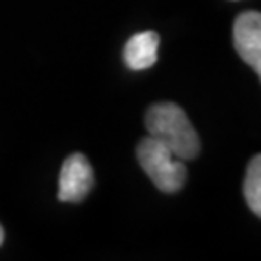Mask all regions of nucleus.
Here are the masks:
<instances>
[{
	"instance_id": "obj_1",
	"label": "nucleus",
	"mask_w": 261,
	"mask_h": 261,
	"mask_svg": "<svg viewBox=\"0 0 261 261\" xmlns=\"http://www.w3.org/2000/svg\"><path fill=\"white\" fill-rule=\"evenodd\" d=\"M149 138L163 143L180 161H192L199 155L201 141L182 107L176 103H155L145 112Z\"/></svg>"
},
{
	"instance_id": "obj_2",
	"label": "nucleus",
	"mask_w": 261,
	"mask_h": 261,
	"mask_svg": "<svg viewBox=\"0 0 261 261\" xmlns=\"http://www.w3.org/2000/svg\"><path fill=\"white\" fill-rule=\"evenodd\" d=\"M136 157L143 172L163 194H176L186 184L188 168L170 151L153 138H143L138 143Z\"/></svg>"
},
{
	"instance_id": "obj_3",
	"label": "nucleus",
	"mask_w": 261,
	"mask_h": 261,
	"mask_svg": "<svg viewBox=\"0 0 261 261\" xmlns=\"http://www.w3.org/2000/svg\"><path fill=\"white\" fill-rule=\"evenodd\" d=\"M95 186V172L82 153L64 159L58 178V199L66 203H80L89 196Z\"/></svg>"
},
{
	"instance_id": "obj_4",
	"label": "nucleus",
	"mask_w": 261,
	"mask_h": 261,
	"mask_svg": "<svg viewBox=\"0 0 261 261\" xmlns=\"http://www.w3.org/2000/svg\"><path fill=\"white\" fill-rule=\"evenodd\" d=\"M232 41L238 56L253 72L261 74V14L244 12L234 19Z\"/></svg>"
},
{
	"instance_id": "obj_5",
	"label": "nucleus",
	"mask_w": 261,
	"mask_h": 261,
	"mask_svg": "<svg viewBox=\"0 0 261 261\" xmlns=\"http://www.w3.org/2000/svg\"><path fill=\"white\" fill-rule=\"evenodd\" d=\"M159 37L157 31H141L128 39L124 47V62L130 70H147L159 58Z\"/></svg>"
},
{
	"instance_id": "obj_6",
	"label": "nucleus",
	"mask_w": 261,
	"mask_h": 261,
	"mask_svg": "<svg viewBox=\"0 0 261 261\" xmlns=\"http://www.w3.org/2000/svg\"><path fill=\"white\" fill-rule=\"evenodd\" d=\"M244 197L255 217L261 215V155H253L246 170L244 180Z\"/></svg>"
},
{
	"instance_id": "obj_7",
	"label": "nucleus",
	"mask_w": 261,
	"mask_h": 261,
	"mask_svg": "<svg viewBox=\"0 0 261 261\" xmlns=\"http://www.w3.org/2000/svg\"><path fill=\"white\" fill-rule=\"evenodd\" d=\"M4 242V230H2V224H0V246Z\"/></svg>"
}]
</instances>
